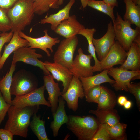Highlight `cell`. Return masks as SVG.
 Segmentation results:
<instances>
[{
  "label": "cell",
  "mask_w": 140,
  "mask_h": 140,
  "mask_svg": "<svg viewBox=\"0 0 140 140\" xmlns=\"http://www.w3.org/2000/svg\"><path fill=\"white\" fill-rule=\"evenodd\" d=\"M1 33V32H0V34Z\"/></svg>",
  "instance_id": "46"
},
{
  "label": "cell",
  "mask_w": 140,
  "mask_h": 140,
  "mask_svg": "<svg viewBox=\"0 0 140 140\" xmlns=\"http://www.w3.org/2000/svg\"><path fill=\"white\" fill-rule=\"evenodd\" d=\"M101 92V86H95L90 89L85 97L87 102L97 103Z\"/></svg>",
  "instance_id": "34"
},
{
  "label": "cell",
  "mask_w": 140,
  "mask_h": 140,
  "mask_svg": "<svg viewBox=\"0 0 140 140\" xmlns=\"http://www.w3.org/2000/svg\"><path fill=\"white\" fill-rule=\"evenodd\" d=\"M16 64L11 63L9 70L5 75L0 80V91L3 97L7 103L11 105L12 100L10 88L13 73Z\"/></svg>",
  "instance_id": "26"
},
{
  "label": "cell",
  "mask_w": 140,
  "mask_h": 140,
  "mask_svg": "<svg viewBox=\"0 0 140 140\" xmlns=\"http://www.w3.org/2000/svg\"><path fill=\"white\" fill-rule=\"evenodd\" d=\"M89 113L95 115L100 124L112 127L120 122V117L115 109L90 110Z\"/></svg>",
  "instance_id": "23"
},
{
  "label": "cell",
  "mask_w": 140,
  "mask_h": 140,
  "mask_svg": "<svg viewBox=\"0 0 140 140\" xmlns=\"http://www.w3.org/2000/svg\"><path fill=\"white\" fill-rule=\"evenodd\" d=\"M78 44V40L76 36L62 40L54 54V62L60 64L69 69Z\"/></svg>",
  "instance_id": "5"
},
{
  "label": "cell",
  "mask_w": 140,
  "mask_h": 140,
  "mask_svg": "<svg viewBox=\"0 0 140 140\" xmlns=\"http://www.w3.org/2000/svg\"><path fill=\"white\" fill-rule=\"evenodd\" d=\"M45 89L43 85L24 95L16 96L12 100L11 105L19 108L27 106H39L40 105L50 107L49 102L46 100L44 96Z\"/></svg>",
  "instance_id": "7"
},
{
  "label": "cell",
  "mask_w": 140,
  "mask_h": 140,
  "mask_svg": "<svg viewBox=\"0 0 140 140\" xmlns=\"http://www.w3.org/2000/svg\"><path fill=\"white\" fill-rule=\"evenodd\" d=\"M8 10L0 8V32H8L11 30V23L7 15Z\"/></svg>",
  "instance_id": "32"
},
{
  "label": "cell",
  "mask_w": 140,
  "mask_h": 140,
  "mask_svg": "<svg viewBox=\"0 0 140 140\" xmlns=\"http://www.w3.org/2000/svg\"><path fill=\"white\" fill-rule=\"evenodd\" d=\"M109 5L114 8L118 6L117 0H103Z\"/></svg>",
  "instance_id": "40"
},
{
  "label": "cell",
  "mask_w": 140,
  "mask_h": 140,
  "mask_svg": "<svg viewBox=\"0 0 140 140\" xmlns=\"http://www.w3.org/2000/svg\"><path fill=\"white\" fill-rule=\"evenodd\" d=\"M133 2L136 5H140V0H132Z\"/></svg>",
  "instance_id": "45"
},
{
  "label": "cell",
  "mask_w": 140,
  "mask_h": 140,
  "mask_svg": "<svg viewBox=\"0 0 140 140\" xmlns=\"http://www.w3.org/2000/svg\"><path fill=\"white\" fill-rule=\"evenodd\" d=\"M127 100V98L125 96H120L118 98L117 102L120 105L122 106H123Z\"/></svg>",
  "instance_id": "41"
},
{
  "label": "cell",
  "mask_w": 140,
  "mask_h": 140,
  "mask_svg": "<svg viewBox=\"0 0 140 140\" xmlns=\"http://www.w3.org/2000/svg\"><path fill=\"white\" fill-rule=\"evenodd\" d=\"M132 104L131 101L127 100L123 105L124 108L126 110H129L131 108Z\"/></svg>",
  "instance_id": "43"
},
{
  "label": "cell",
  "mask_w": 140,
  "mask_h": 140,
  "mask_svg": "<svg viewBox=\"0 0 140 140\" xmlns=\"http://www.w3.org/2000/svg\"><path fill=\"white\" fill-rule=\"evenodd\" d=\"M64 0H59V6L62 5L63 3ZM81 2V7L83 9L86 8L87 6L88 0H80Z\"/></svg>",
  "instance_id": "42"
},
{
  "label": "cell",
  "mask_w": 140,
  "mask_h": 140,
  "mask_svg": "<svg viewBox=\"0 0 140 140\" xmlns=\"http://www.w3.org/2000/svg\"><path fill=\"white\" fill-rule=\"evenodd\" d=\"M112 140L109 133L107 125L100 124L92 140Z\"/></svg>",
  "instance_id": "33"
},
{
  "label": "cell",
  "mask_w": 140,
  "mask_h": 140,
  "mask_svg": "<svg viewBox=\"0 0 140 140\" xmlns=\"http://www.w3.org/2000/svg\"><path fill=\"white\" fill-rule=\"evenodd\" d=\"M113 24L115 40L117 41L127 51L135 38L140 34V29H132L131 27V24L123 20L118 12Z\"/></svg>",
  "instance_id": "4"
},
{
  "label": "cell",
  "mask_w": 140,
  "mask_h": 140,
  "mask_svg": "<svg viewBox=\"0 0 140 140\" xmlns=\"http://www.w3.org/2000/svg\"><path fill=\"white\" fill-rule=\"evenodd\" d=\"M65 102L62 97L59 98L58 106L54 114L53 115V120L50 124V128L52 130L53 136H57L60 128L62 125L68 121V116L66 114L65 107Z\"/></svg>",
  "instance_id": "19"
},
{
  "label": "cell",
  "mask_w": 140,
  "mask_h": 140,
  "mask_svg": "<svg viewBox=\"0 0 140 140\" xmlns=\"http://www.w3.org/2000/svg\"><path fill=\"white\" fill-rule=\"evenodd\" d=\"M44 64L46 68L51 73L54 79L62 82L63 88L62 93L64 94L69 87L73 74L69 69L58 63L46 61L44 62Z\"/></svg>",
  "instance_id": "15"
},
{
  "label": "cell",
  "mask_w": 140,
  "mask_h": 140,
  "mask_svg": "<svg viewBox=\"0 0 140 140\" xmlns=\"http://www.w3.org/2000/svg\"><path fill=\"white\" fill-rule=\"evenodd\" d=\"M123 0L126 6L124 20L140 29V5H135L132 0Z\"/></svg>",
  "instance_id": "25"
},
{
  "label": "cell",
  "mask_w": 140,
  "mask_h": 140,
  "mask_svg": "<svg viewBox=\"0 0 140 140\" xmlns=\"http://www.w3.org/2000/svg\"><path fill=\"white\" fill-rule=\"evenodd\" d=\"M40 117L36 113L34 114L29 127L38 140H49L46 131L45 121L41 120Z\"/></svg>",
  "instance_id": "28"
},
{
  "label": "cell",
  "mask_w": 140,
  "mask_h": 140,
  "mask_svg": "<svg viewBox=\"0 0 140 140\" xmlns=\"http://www.w3.org/2000/svg\"><path fill=\"white\" fill-rule=\"evenodd\" d=\"M96 30L94 28H85L82 29L79 32L78 34L84 36L87 40L88 43V51L93 58L95 61V64L92 66L93 72L98 71L100 61L96 56L94 46L93 44L92 39L94 34Z\"/></svg>",
  "instance_id": "27"
},
{
  "label": "cell",
  "mask_w": 140,
  "mask_h": 140,
  "mask_svg": "<svg viewBox=\"0 0 140 140\" xmlns=\"http://www.w3.org/2000/svg\"><path fill=\"white\" fill-rule=\"evenodd\" d=\"M13 33L12 31L3 32L0 34V59L1 56V52L2 48L6 43H9L12 37Z\"/></svg>",
  "instance_id": "37"
},
{
  "label": "cell",
  "mask_w": 140,
  "mask_h": 140,
  "mask_svg": "<svg viewBox=\"0 0 140 140\" xmlns=\"http://www.w3.org/2000/svg\"><path fill=\"white\" fill-rule=\"evenodd\" d=\"M44 35L42 37L34 38L28 36L22 31L19 32V36L22 38L26 40L29 42V47L31 48H37L44 51L48 57L51 54L48 50L50 49L51 52H53V46L59 43L60 41L58 37L52 38L48 33V30H45L43 31Z\"/></svg>",
  "instance_id": "13"
},
{
  "label": "cell",
  "mask_w": 140,
  "mask_h": 140,
  "mask_svg": "<svg viewBox=\"0 0 140 140\" xmlns=\"http://www.w3.org/2000/svg\"><path fill=\"white\" fill-rule=\"evenodd\" d=\"M101 72L94 76L79 78L82 84L85 97L90 89L95 86L105 83L113 84L115 82V80L111 79L109 76L108 70H103Z\"/></svg>",
  "instance_id": "20"
},
{
  "label": "cell",
  "mask_w": 140,
  "mask_h": 140,
  "mask_svg": "<svg viewBox=\"0 0 140 140\" xmlns=\"http://www.w3.org/2000/svg\"><path fill=\"white\" fill-rule=\"evenodd\" d=\"M39 106H27L19 108L11 105L7 112L8 119L4 129L10 131L13 135L26 138L31 117L37 113Z\"/></svg>",
  "instance_id": "1"
},
{
  "label": "cell",
  "mask_w": 140,
  "mask_h": 140,
  "mask_svg": "<svg viewBox=\"0 0 140 140\" xmlns=\"http://www.w3.org/2000/svg\"><path fill=\"white\" fill-rule=\"evenodd\" d=\"M115 36L112 22L108 24L107 31L101 38L92 39L98 59L100 61L105 56L115 42Z\"/></svg>",
  "instance_id": "14"
},
{
  "label": "cell",
  "mask_w": 140,
  "mask_h": 140,
  "mask_svg": "<svg viewBox=\"0 0 140 140\" xmlns=\"http://www.w3.org/2000/svg\"><path fill=\"white\" fill-rule=\"evenodd\" d=\"M61 96L66 102L68 108L76 112L79 98L82 99L85 97L82 84L79 78L73 75L68 88Z\"/></svg>",
  "instance_id": "12"
},
{
  "label": "cell",
  "mask_w": 140,
  "mask_h": 140,
  "mask_svg": "<svg viewBox=\"0 0 140 140\" xmlns=\"http://www.w3.org/2000/svg\"><path fill=\"white\" fill-rule=\"evenodd\" d=\"M11 106L5 101L0 91V125L4 120Z\"/></svg>",
  "instance_id": "36"
},
{
  "label": "cell",
  "mask_w": 140,
  "mask_h": 140,
  "mask_svg": "<svg viewBox=\"0 0 140 140\" xmlns=\"http://www.w3.org/2000/svg\"><path fill=\"white\" fill-rule=\"evenodd\" d=\"M140 46V34L138 35L135 39L134 41Z\"/></svg>",
  "instance_id": "44"
},
{
  "label": "cell",
  "mask_w": 140,
  "mask_h": 140,
  "mask_svg": "<svg viewBox=\"0 0 140 140\" xmlns=\"http://www.w3.org/2000/svg\"><path fill=\"white\" fill-rule=\"evenodd\" d=\"M128 92L132 94L135 97L137 106L140 111V83H130L128 86Z\"/></svg>",
  "instance_id": "35"
},
{
  "label": "cell",
  "mask_w": 140,
  "mask_h": 140,
  "mask_svg": "<svg viewBox=\"0 0 140 140\" xmlns=\"http://www.w3.org/2000/svg\"><path fill=\"white\" fill-rule=\"evenodd\" d=\"M34 0H19L8 9L7 15L13 33L23 30L31 23L34 16Z\"/></svg>",
  "instance_id": "2"
},
{
  "label": "cell",
  "mask_w": 140,
  "mask_h": 140,
  "mask_svg": "<svg viewBox=\"0 0 140 140\" xmlns=\"http://www.w3.org/2000/svg\"><path fill=\"white\" fill-rule=\"evenodd\" d=\"M87 6L108 15L111 18L112 23L114 22L115 17L114 8L108 5L103 0H88Z\"/></svg>",
  "instance_id": "30"
},
{
  "label": "cell",
  "mask_w": 140,
  "mask_h": 140,
  "mask_svg": "<svg viewBox=\"0 0 140 140\" xmlns=\"http://www.w3.org/2000/svg\"><path fill=\"white\" fill-rule=\"evenodd\" d=\"M127 125L120 122L112 127L107 126L108 130L111 139H126L125 135Z\"/></svg>",
  "instance_id": "31"
},
{
  "label": "cell",
  "mask_w": 140,
  "mask_h": 140,
  "mask_svg": "<svg viewBox=\"0 0 140 140\" xmlns=\"http://www.w3.org/2000/svg\"><path fill=\"white\" fill-rule=\"evenodd\" d=\"M19 0H0V8L8 10L13 7Z\"/></svg>",
  "instance_id": "39"
},
{
  "label": "cell",
  "mask_w": 140,
  "mask_h": 140,
  "mask_svg": "<svg viewBox=\"0 0 140 140\" xmlns=\"http://www.w3.org/2000/svg\"><path fill=\"white\" fill-rule=\"evenodd\" d=\"M13 53L12 63L16 64L17 62H22L39 67L43 71L45 75L50 74V72L45 67L44 62L38 59L42 58V55L36 53L35 49L23 47L17 49Z\"/></svg>",
  "instance_id": "9"
},
{
  "label": "cell",
  "mask_w": 140,
  "mask_h": 140,
  "mask_svg": "<svg viewBox=\"0 0 140 140\" xmlns=\"http://www.w3.org/2000/svg\"><path fill=\"white\" fill-rule=\"evenodd\" d=\"M18 32H15L8 44L5 46L3 53L0 59V70L2 68L7 59L12 52L23 47H29V42L21 37Z\"/></svg>",
  "instance_id": "22"
},
{
  "label": "cell",
  "mask_w": 140,
  "mask_h": 140,
  "mask_svg": "<svg viewBox=\"0 0 140 140\" xmlns=\"http://www.w3.org/2000/svg\"><path fill=\"white\" fill-rule=\"evenodd\" d=\"M108 73L115 81L112 86L116 91L128 92V86L131 81L140 78V71H133L113 67L108 70Z\"/></svg>",
  "instance_id": "8"
},
{
  "label": "cell",
  "mask_w": 140,
  "mask_h": 140,
  "mask_svg": "<svg viewBox=\"0 0 140 140\" xmlns=\"http://www.w3.org/2000/svg\"><path fill=\"white\" fill-rule=\"evenodd\" d=\"M59 0H34L33 8L35 14L41 15L48 12L50 9L59 8Z\"/></svg>",
  "instance_id": "29"
},
{
  "label": "cell",
  "mask_w": 140,
  "mask_h": 140,
  "mask_svg": "<svg viewBox=\"0 0 140 140\" xmlns=\"http://www.w3.org/2000/svg\"><path fill=\"white\" fill-rule=\"evenodd\" d=\"M13 135L8 130L0 129V140H12Z\"/></svg>",
  "instance_id": "38"
},
{
  "label": "cell",
  "mask_w": 140,
  "mask_h": 140,
  "mask_svg": "<svg viewBox=\"0 0 140 140\" xmlns=\"http://www.w3.org/2000/svg\"><path fill=\"white\" fill-rule=\"evenodd\" d=\"M75 2V0H70L66 5L57 13L46 16L41 19L40 23L42 24H50L51 29L54 31L62 22L69 17L71 9Z\"/></svg>",
  "instance_id": "18"
},
{
  "label": "cell",
  "mask_w": 140,
  "mask_h": 140,
  "mask_svg": "<svg viewBox=\"0 0 140 140\" xmlns=\"http://www.w3.org/2000/svg\"><path fill=\"white\" fill-rule=\"evenodd\" d=\"M43 79L44 85L48 93V99L51 105L53 115L57 108L59 98L62 95V92L60 91L59 84L55 82L52 75H45Z\"/></svg>",
  "instance_id": "17"
},
{
  "label": "cell",
  "mask_w": 140,
  "mask_h": 140,
  "mask_svg": "<svg viewBox=\"0 0 140 140\" xmlns=\"http://www.w3.org/2000/svg\"><path fill=\"white\" fill-rule=\"evenodd\" d=\"M84 28V26L78 20L76 16L72 15L62 22L54 31L65 38H68L78 34L80 30Z\"/></svg>",
  "instance_id": "16"
},
{
  "label": "cell",
  "mask_w": 140,
  "mask_h": 140,
  "mask_svg": "<svg viewBox=\"0 0 140 140\" xmlns=\"http://www.w3.org/2000/svg\"><path fill=\"white\" fill-rule=\"evenodd\" d=\"M1 79V78H0V80Z\"/></svg>",
  "instance_id": "47"
},
{
  "label": "cell",
  "mask_w": 140,
  "mask_h": 140,
  "mask_svg": "<svg viewBox=\"0 0 140 140\" xmlns=\"http://www.w3.org/2000/svg\"><path fill=\"white\" fill-rule=\"evenodd\" d=\"M66 124L68 129L79 140H92L99 125L93 116H79L70 115Z\"/></svg>",
  "instance_id": "3"
},
{
  "label": "cell",
  "mask_w": 140,
  "mask_h": 140,
  "mask_svg": "<svg viewBox=\"0 0 140 140\" xmlns=\"http://www.w3.org/2000/svg\"><path fill=\"white\" fill-rule=\"evenodd\" d=\"M38 83L24 70L16 72L12 77L10 88L11 95L19 96L24 95L37 88Z\"/></svg>",
  "instance_id": "6"
},
{
  "label": "cell",
  "mask_w": 140,
  "mask_h": 140,
  "mask_svg": "<svg viewBox=\"0 0 140 140\" xmlns=\"http://www.w3.org/2000/svg\"><path fill=\"white\" fill-rule=\"evenodd\" d=\"M78 54L73 60L69 70L73 75L79 78L93 75L91 60L92 58L90 54H85L81 48L78 50Z\"/></svg>",
  "instance_id": "10"
},
{
  "label": "cell",
  "mask_w": 140,
  "mask_h": 140,
  "mask_svg": "<svg viewBox=\"0 0 140 140\" xmlns=\"http://www.w3.org/2000/svg\"><path fill=\"white\" fill-rule=\"evenodd\" d=\"M115 93L107 87L101 86V94L97 104L98 110L112 109L116 104Z\"/></svg>",
  "instance_id": "24"
},
{
  "label": "cell",
  "mask_w": 140,
  "mask_h": 140,
  "mask_svg": "<svg viewBox=\"0 0 140 140\" xmlns=\"http://www.w3.org/2000/svg\"><path fill=\"white\" fill-rule=\"evenodd\" d=\"M119 68L133 71H140V46L133 42L127 51L126 58Z\"/></svg>",
  "instance_id": "21"
},
{
  "label": "cell",
  "mask_w": 140,
  "mask_h": 140,
  "mask_svg": "<svg viewBox=\"0 0 140 140\" xmlns=\"http://www.w3.org/2000/svg\"><path fill=\"white\" fill-rule=\"evenodd\" d=\"M127 57V51L117 41H115L108 53L101 61L98 71L108 70L116 65H121Z\"/></svg>",
  "instance_id": "11"
}]
</instances>
